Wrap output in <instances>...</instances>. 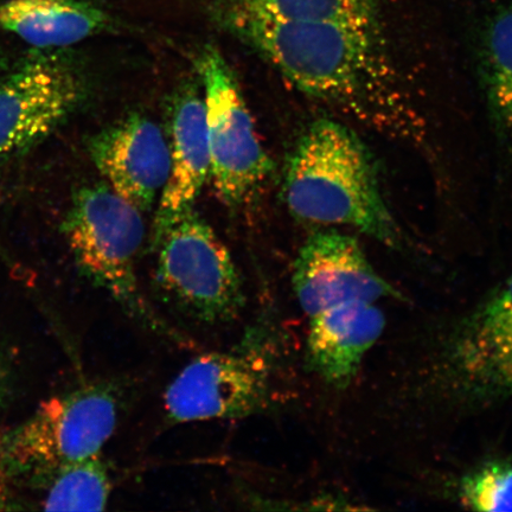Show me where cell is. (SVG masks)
<instances>
[{
  "mask_svg": "<svg viewBox=\"0 0 512 512\" xmlns=\"http://www.w3.org/2000/svg\"><path fill=\"white\" fill-rule=\"evenodd\" d=\"M215 11L224 27L300 91L402 136L416 124L377 40L376 24L281 21Z\"/></svg>",
  "mask_w": 512,
  "mask_h": 512,
  "instance_id": "cell-1",
  "label": "cell"
},
{
  "mask_svg": "<svg viewBox=\"0 0 512 512\" xmlns=\"http://www.w3.org/2000/svg\"><path fill=\"white\" fill-rule=\"evenodd\" d=\"M284 194L299 220L347 224L384 245H399L400 230L367 147L334 120L315 121L300 138L287 165Z\"/></svg>",
  "mask_w": 512,
  "mask_h": 512,
  "instance_id": "cell-2",
  "label": "cell"
},
{
  "mask_svg": "<svg viewBox=\"0 0 512 512\" xmlns=\"http://www.w3.org/2000/svg\"><path fill=\"white\" fill-rule=\"evenodd\" d=\"M64 230L83 272L127 316L159 336L187 343L158 315L140 288L137 261L146 232L142 210L107 184L91 185L76 194Z\"/></svg>",
  "mask_w": 512,
  "mask_h": 512,
  "instance_id": "cell-3",
  "label": "cell"
},
{
  "mask_svg": "<svg viewBox=\"0 0 512 512\" xmlns=\"http://www.w3.org/2000/svg\"><path fill=\"white\" fill-rule=\"evenodd\" d=\"M156 280L185 315L216 325L238 318L246 305L229 249L194 208L153 238Z\"/></svg>",
  "mask_w": 512,
  "mask_h": 512,
  "instance_id": "cell-4",
  "label": "cell"
},
{
  "mask_svg": "<svg viewBox=\"0 0 512 512\" xmlns=\"http://www.w3.org/2000/svg\"><path fill=\"white\" fill-rule=\"evenodd\" d=\"M270 343L248 334L239 347L208 352L184 367L164 394L171 424L247 418L270 408L275 363Z\"/></svg>",
  "mask_w": 512,
  "mask_h": 512,
  "instance_id": "cell-5",
  "label": "cell"
},
{
  "mask_svg": "<svg viewBox=\"0 0 512 512\" xmlns=\"http://www.w3.org/2000/svg\"><path fill=\"white\" fill-rule=\"evenodd\" d=\"M196 64L206 106L209 181L222 203L240 207L264 187L274 164L261 144L238 81L221 51L209 44Z\"/></svg>",
  "mask_w": 512,
  "mask_h": 512,
  "instance_id": "cell-6",
  "label": "cell"
},
{
  "mask_svg": "<svg viewBox=\"0 0 512 512\" xmlns=\"http://www.w3.org/2000/svg\"><path fill=\"white\" fill-rule=\"evenodd\" d=\"M118 399L105 383H94L44 402L11 435L5 454L23 469L55 471L99 456L117 427Z\"/></svg>",
  "mask_w": 512,
  "mask_h": 512,
  "instance_id": "cell-7",
  "label": "cell"
},
{
  "mask_svg": "<svg viewBox=\"0 0 512 512\" xmlns=\"http://www.w3.org/2000/svg\"><path fill=\"white\" fill-rule=\"evenodd\" d=\"M83 96V81L60 51L42 50L0 78V156L15 155L53 133Z\"/></svg>",
  "mask_w": 512,
  "mask_h": 512,
  "instance_id": "cell-8",
  "label": "cell"
},
{
  "mask_svg": "<svg viewBox=\"0 0 512 512\" xmlns=\"http://www.w3.org/2000/svg\"><path fill=\"white\" fill-rule=\"evenodd\" d=\"M293 287L309 318L350 302L398 297L371 266L360 243L337 232H319L307 239L294 262Z\"/></svg>",
  "mask_w": 512,
  "mask_h": 512,
  "instance_id": "cell-9",
  "label": "cell"
},
{
  "mask_svg": "<svg viewBox=\"0 0 512 512\" xmlns=\"http://www.w3.org/2000/svg\"><path fill=\"white\" fill-rule=\"evenodd\" d=\"M89 153L108 187L139 210H150L168 182L169 142L143 115H130L96 134Z\"/></svg>",
  "mask_w": 512,
  "mask_h": 512,
  "instance_id": "cell-10",
  "label": "cell"
},
{
  "mask_svg": "<svg viewBox=\"0 0 512 512\" xmlns=\"http://www.w3.org/2000/svg\"><path fill=\"white\" fill-rule=\"evenodd\" d=\"M171 168L160 194L153 238L179 216L194 208L210 179V151L203 95L192 85L182 89L172 105Z\"/></svg>",
  "mask_w": 512,
  "mask_h": 512,
  "instance_id": "cell-11",
  "label": "cell"
},
{
  "mask_svg": "<svg viewBox=\"0 0 512 512\" xmlns=\"http://www.w3.org/2000/svg\"><path fill=\"white\" fill-rule=\"evenodd\" d=\"M383 313L374 303L350 302L310 318L307 361L323 380L343 387L382 335Z\"/></svg>",
  "mask_w": 512,
  "mask_h": 512,
  "instance_id": "cell-12",
  "label": "cell"
},
{
  "mask_svg": "<svg viewBox=\"0 0 512 512\" xmlns=\"http://www.w3.org/2000/svg\"><path fill=\"white\" fill-rule=\"evenodd\" d=\"M453 351L467 389L483 398H501L512 362V277L467 320Z\"/></svg>",
  "mask_w": 512,
  "mask_h": 512,
  "instance_id": "cell-13",
  "label": "cell"
},
{
  "mask_svg": "<svg viewBox=\"0 0 512 512\" xmlns=\"http://www.w3.org/2000/svg\"><path fill=\"white\" fill-rule=\"evenodd\" d=\"M112 28L113 18L92 0H8L0 4V29L40 50L68 48Z\"/></svg>",
  "mask_w": 512,
  "mask_h": 512,
  "instance_id": "cell-14",
  "label": "cell"
},
{
  "mask_svg": "<svg viewBox=\"0 0 512 512\" xmlns=\"http://www.w3.org/2000/svg\"><path fill=\"white\" fill-rule=\"evenodd\" d=\"M215 10L281 21L376 24V0H215Z\"/></svg>",
  "mask_w": 512,
  "mask_h": 512,
  "instance_id": "cell-15",
  "label": "cell"
},
{
  "mask_svg": "<svg viewBox=\"0 0 512 512\" xmlns=\"http://www.w3.org/2000/svg\"><path fill=\"white\" fill-rule=\"evenodd\" d=\"M44 499L47 511H102L112 492L107 467L99 456L79 460L55 470Z\"/></svg>",
  "mask_w": 512,
  "mask_h": 512,
  "instance_id": "cell-16",
  "label": "cell"
},
{
  "mask_svg": "<svg viewBox=\"0 0 512 512\" xmlns=\"http://www.w3.org/2000/svg\"><path fill=\"white\" fill-rule=\"evenodd\" d=\"M486 89L497 124L512 136V8L490 19L484 37Z\"/></svg>",
  "mask_w": 512,
  "mask_h": 512,
  "instance_id": "cell-17",
  "label": "cell"
},
{
  "mask_svg": "<svg viewBox=\"0 0 512 512\" xmlns=\"http://www.w3.org/2000/svg\"><path fill=\"white\" fill-rule=\"evenodd\" d=\"M462 501L478 511H512V464L492 463L464 479Z\"/></svg>",
  "mask_w": 512,
  "mask_h": 512,
  "instance_id": "cell-18",
  "label": "cell"
},
{
  "mask_svg": "<svg viewBox=\"0 0 512 512\" xmlns=\"http://www.w3.org/2000/svg\"><path fill=\"white\" fill-rule=\"evenodd\" d=\"M9 389V373L2 361H0V405H2Z\"/></svg>",
  "mask_w": 512,
  "mask_h": 512,
  "instance_id": "cell-19",
  "label": "cell"
},
{
  "mask_svg": "<svg viewBox=\"0 0 512 512\" xmlns=\"http://www.w3.org/2000/svg\"><path fill=\"white\" fill-rule=\"evenodd\" d=\"M512 394V362L510 363V366L507 370V373H505L503 382H502V388H501V398L502 396H507Z\"/></svg>",
  "mask_w": 512,
  "mask_h": 512,
  "instance_id": "cell-20",
  "label": "cell"
},
{
  "mask_svg": "<svg viewBox=\"0 0 512 512\" xmlns=\"http://www.w3.org/2000/svg\"><path fill=\"white\" fill-rule=\"evenodd\" d=\"M3 454L0 453V499H2V490H3Z\"/></svg>",
  "mask_w": 512,
  "mask_h": 512,
  "instance_id": "cell-21",
  "label": "cell"
},
{
  "mask_svg": "<svg viewBox=\"0 0 512 512\" xmlns=\"http://www.w3.org/2000/svg\"><path fill=\"white\" fill-rule=\"evenodd\" d=\"M2 76H3L2 73H0V78H2Z\"/></svg>",
  "mask_w": 512,
  "mask_h": 512,
  "instance_id": "cell-22",
  "label": "cell"
}]
</instances>
